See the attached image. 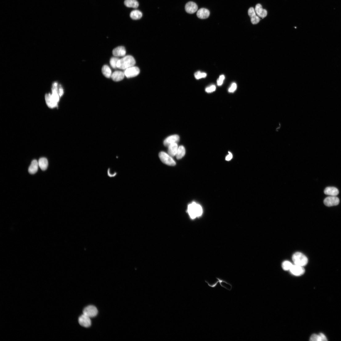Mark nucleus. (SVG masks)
Instances as JSON below:
<instances>
[{
    "instance_id": "obj_2",
    "label": "nucleus",
    "mask_w": 341,
    "mask_h": 341,
    "mask_svg": "<svg viewBox=\"0 0 341 341\" xmlns=\"http://www.w3.org/2000/svg\"><path fill=\"white\" fill-rule=\"evenodd\" d=\"M187 212L189 217L194 219L202 215L203 210L200 205L193 202L188 206Z\"/></svg>"
},
{
    "instance_id": "obj_31",
    "label": "nucleus",
    "mask_w": 341,
    "mask_h": 341,
    "mask_svg": "<svg viewBox=\"0 0 341 341\" xmlns=\"http://www.w3.org/2000/svg\"><path fill=\"white\" fill-rule=\"evenodd\" d=\"M216 87L215 85H212L206 88L205 91L208 93H211L216 91Z\"/></svg>"
},
{
    "instance_id": "obj_18",
    "label": "nucleus",
    "mask_w": 341,
    "mask_h": 341,
    "mask_svg": "<svg viewBox=\"0 0 341 341\" xmlns=\"http://www.w3.org/2000/svg\"><path fill=\"white\" fill-rule=\"evenodd\" d=\"M326 195L332 196H336L339 194L338 189L333 187H328L326 188L324 191Z\"/></svg>"
},
{
    "instance_id": "obj_23",
    "label": "nucleus",
    "mask_w": 341,
    "mask_h": 341,
    "mask_svg": "<svg viewBox=\"0 0 341 341\" xmlns=\"http://www.w3.org/2000/svg\"><path fill=\"white\" fill-rule=\"evenodd\" d=\"M143 14L141 11L138 10H135L132 11L130 14L131 18L133 20H137L141 19L142 17Z\"/></svg>"
},
{
    "instance_id": "obj_15",
    "label": "nucleus",
    "mask_w": 341,
    "mask_h": 341,
    "mask_svg": "<svg viewBox=\"0 0 341 341\" xmlns=\"http://www.w3.org/2000/svg\"><path fill=\"white\" fill-rule=\"evenodd\" d=\"M197 16L201 19H205L208 18L210 15V12L207 9L202 8L198 10Z\"/></svg>"
},
{
    "instance_id": "obj_26",
    "label": "nucleus",
    "mask_w": 341,
    "mask_h": 341,
    "mask_svg": "<svg viewBox=\"0 0 341 341\" xmlns=\"http://www.w3.org/2000/svg\"><path fill=\"white\" fill-rule=\"evenodd\" d=\"M185 149L184 146L182 145L180 146L179 147L176 156V158L178 160L182 158L185 156Z\"/></svg>"
},
{
    "instance_id": "obj_7",
    "label": "nucleus",
    "mask_w": 341,
    "mask_h": 341,
    "mask_svg": "<svg viewBox=\"0 0 341 341\" xmlns=\"http://www.w3.org/2000/svg\"><path fill=\"white\" fill-rule=\"evenodd\" d=\"M83 314L90 318L96 316L98 313L97 308L93 306H89L85 307L83 311Z\"/></svg>"
},
{
    "instance_id": "obj_4",
    "label": "nucleus",
    "mask_w": 341,
    "mask_h": 341,
    "mask_svg": "<svg viewBox=\"0 0 341 341\" xmlns=\"http://www.w3.org/2000/svg\"><path fill=\"white\" fill-rule=\"evenodd\" d=\"M292 259L295 264L302 267L306 266L308 262L307 257L301 252L295 253L293 256Z\"/></svg>"
},
{
    "instance_id": "obj_25",
    "label": "nucleus",
    "mask_w": 341,
    "mask_h": 341,
    "mask_svg": "<svg viewBox=\"0 0 341 341\" xmlns=\"http://www.w3.org/2000/svg\"><path fill=\"white\" fill-rule=\"evenodd\" d=\"M217 279L219 282V283L221 286L229 290H231L232 288V285L226 281L221 279L220 278H217Z\"/></svg>"
},
{
    "instance_id": "obj_32",
    "label": "nucleus",
    "mask_w": 341,
    "mask_h": 341,
    "mask_svg": "<svg viewBox=\"0 0 341 341\" xmlns=\"http://www.w3.org/2000/svg\"><path fill=\"white\" fill-rule=\"evenodd\" d=\"M237 88V85L235 83H233L229 88V92L231 93H233L236 90Z\"/></svg>"
},
{
    "instance_id": "obj_1",
    "label": "nucleus",
    "mask_w": 341,
    "mask_h": 341,
    "mask_svg": "<svg viewBox=\"0 0 341 341\" xmlns=\"http://www.w3.org/2000/svg\"><path fill=\"white\" fill-rule=\"evenodd\" d=\"M61 86H58L56 83H54L52 89V94H46L45 96L46 102L48 106L54 108L58 106L59 100V92Z\"/></svg>"
},
{
    "instance_id": "obj_35",
    "label": "nucleus",
    "mask_w": 341,
    "mask_h": 341,
    "mask_svg": "<svg viewBox=\"0 0 341 341\" xmlns=\"http://www.w3.org/2000/svg\"><path fill=\"white\" fill-rule=\"evenodd\" d=\"M229 155H227L225 158V160L227 161H229L231 160L233 158V155L230 152H229Z\"/></svg>"
},
{
    "instance_id": "obj_11",
    "label": "nucleus",
    "mask_w": 341,
    "mask_h": 341,
    "mask_svg": "<svg viewBox=\"0 0 341 341\" xmlns=\"http://www.w3.org/2000/svg\"><path fill=\"white\" fill-rule=\"evenodd\" d=\"M79 322L81 326L85 327H89L91 324L90 318L83 314L79 317Z\"/></svg>"
},
{
    "instance_id": "obj_12",
    "label": "nucleus",
    "mask_w": 341,
    "mask_h": 341,
    "mask_svg": "<svg viewBox=\"0 0 341 341\" xmlns=\"http://www.w3.org/2000/svg\"><path fill=\"white\" fill-rule=\"evenodd\" d=\"M248 14L253 24H256L259 22L260 18L256 15V12L253 7H251L249 9Z\"/></svg>"
},
{
    "instance_id": "obj_30",
    "label": "nucleus",
    "mask_w": 341,
    "mask_h": 341,
    "mask_svg": "<svg viewBox=\"0 0 341 341\" xmlns=\"http://www.w3.org/2000/svg\"><path fill=\"white\" fill-rule=\"evenodd\" d=\"M207 74L206 73L198 71L194 74L195 77L197 79H199L202 78H205L207 77Z\"/></svg>"
},
{
    "instance_id": "obj_24",
    "label": "nucleus",
    "mask_w": 341,
    "mask_h": 341,
    "mask_svg": "<svg viewBox=\"0 0 341 341\" xmlns=\"http://www.w3.org/2000/svg\"><path fill=\"white\" fill-rule=\"evenodd\" d=\"M125 5L128 7L136 8L139 6V3L136 0H125Z\"/></svg>"
},
{
    "instance_id": "obj_8",
    "label": "nucleus",
    "mask_w": 341,
    "mask_h": 341,
    "mask_svg": "<svg viewBox=\"0 0 341 341\" xmlns=\"http://www.w3.org/2000/svg\"><path fill=\"white\" fill-rule=\"evenodd\" d=\"M339 203V198L336 196H330L325 198L324 200V205L327 207L337 205Z\"/></svg>"
},
{
    "instance_id": "obj_6",
    "label": "nucleus",
    "mask_w": 341,
    "mask_h": 341,
    "mask_svg": "<svg viewBox=\"0 0 341 341\" xmlns=\"http://www.w3.org/2000/svg\"><path fill=\"white\" fill-rule=\"evenodd\" d=\"M140 71L139 68L133 66L125 70L124 73L125 76L128 78L134 77L140 74Z\"/></svg>"
},
{
    "instance_id": "obj_5",
    "label": "nucleus",
    "mask_w": 341,
    "mask_h": 341,
    "mask_svg": "<svg viewBox=\"0 0 341 341\" xmlns=\"http://www.w3.org/2000/svg\"><path fill=\"white\" fill-rule=\"evenodd\" d=\"M159 157L161 161L164 164L170 166H174L176 163L172 157L164 152H161L159 154Z\"/></svg>"
},
{
    "instance_id": "obj_21",
    "label": "nucleus",
    "mask_w": 341,
    "mask_h": 341,
    "mask_svg": "<svg viewBox=\"0 0 341 341\" xmlns=\"http://www.w3.org/2000/svg\"><path fill=\"white\" fill-rule=\"evenodd\" d=\"M310 340L312 341H326L327 340L326 336L323 333H320L319 335L313 334L311 336Z\"/></svg>"
},
{
    "instance_id": "obj_20",
    "label": "nucleus",
    "mask_w": 341,
    "mask_h": 341,
    "mask_svg": "<svg viewBox=\"0 0 341 341\" xmlns=\"http://www.w3.org/2000/svg\"><path fill=\"white\" fill-rule=\"evenodd\" d=\"M179 147L177 143L170 145L168 147V154L172 157L176 156Z\"/></svg>"
},
{
    "instance_id": "obj_17",
    "label": "nucleus",
    "mask_w": 341,
    "mask_h": 341,
    "mask_svg": "<svg viewBox=\"0 0 341 341\" xmlns=\"http://www.w3.org/2000/svg\"><path fill=\"white\" fill-rule=\"evenodd\" d=\"M124 76V72L120 71H116L112 74L111 78L113 81L119 82L123 79Z\"/></svg>"
},
{
    "instance_id": "obj_19",
    "label": "nucleus",
    "mask_w": 341,
    "mask_h": 341,
    "mask_svg": "<svg viewBox=\"0 0 341 341\" xmlns=\"http://www.w3.org/2000/svg\"><path fill=\"white\" fill-rule=\"evenodd\" d=\"M39 166V162L36 160H33L29 168V172L32 174L35 173L38 171Z\"/></svg>"
},
{
    "instance_id": "obj_3",
    "label": "nucleus",
    "mask_w": 341,
    "mask_h": 341,
    "mask_svg": "<svg viewBox=\"0 0 341 341\" xmlns=\"http://www.w3.org/2000/svg\"><path fill=\"white\" fill-rule=\"evenodd\" d=\"M136 64L134 58L132 56L128 55L124 56L119 59L117 64V68L120 69L125 70L130 67L134 66Z\"/></svg>"
},
{
    "instance_id": "obj_28",
    "label": "nucleus",
    "mask_w": 341,
    "mask_h": 341,
    "mask_svg": "<svg viewBox=\"0 0 341 341\" xmlns=\"http://www.w3.org/2000/svg\"><path fill=\"white\" fill-rule=\"evenodd\" d=\"M293 264L288 261L284 262L282 265L283 269L285 270H290L292 268Z\"/></svg>"
},
{
    "instance_id": "obj_33",
    "label": "nucleus",
    "mask_w": 341,
    "mask_h": 341,
    "mask_svg": "<svg viewBox=\"0 0 341 341\" xmlns=\"http://www.w3.org/2000/svg\"><path fill=\"white\" fill-rule=\"evenodd\" d=\"M225 79L224 75H220L219 78L217 80V84L218 86H221L223 83V81Z\"/></svg>"
},
{
    "instance_id": "obj_22",
    "label": "nucleus",
    "mask_w": 341,
    "mask_h": 341,
    "mask_svg": "<svg viewBox=\"0 0 341 341\" xmlns=\"http://www.w3.org/2000/svg\"><path fill=\"white\" fill-rule=\"evenodd\" d=\"M39 166L43 171L46 170L48 166V161L47 158L44 157L40 158L39 161Z\"/></svg>"
},
{
    "instance_id": "obj_10",
    "label": "nucleus",
    "mask_w": 341,
    "mask_h": 341,
    "mask_svg": "<svg viewBox=\"0 0 341 341\" xmlns=\"http://www.w3.org/2000/svg\"><path fill=\"white\" fill-rule=\"evenodd\" d=\"M290 271L293 275L295 276H300L305 272V270L303 267L297 265H293Z\"/></svg>"
},
{
    "instance_id": "obj_34",
    "label": "nucleus",
    "mask_w": 341,
    "mask_h": 341,
    "mask_svg": "<svg viewBox=\"0 0 341 341\" xmlns=\"http://www.w3.org/2000/svg\"><path fill=\"white\" fill-rule=\"evenodd\" d=\"M117 174V173L116 172L115 173H113L112 172H112L111 173V172L108 169V176L109 177H114L116 176Z\"/></svg>"
},
{
    "instance_id": "obj_29",
    "label": "nucleus",
    "mask_w": 341,
    "mask_h": 341,
    "mask_svg": "<svg viewBox=\"0 0 341 341\" xmlns=\"http://www.w3.org/2000/svg\"><path fill=\"white\" fill-rule=\"evenodd\" d=\"M118 58L116 57H112L110 60V63L111 66L113 68L116 69L117 68V64L118 61L119 60Z\"/></svg>"
},
{
    "instance_id": "obj_13",
    "label": "nucleus",
    "mask_w": 341,
    "mask_h": 341,
    "mask_svg": "<svg viewBox=\"0 0 341 341\" xmlns=\"http://www.w3.org/2000/svg\"><path fill=\"white\" fill-rule=\"evenodd\" d=\"M185 8L186 12L188 13L193 14L197 11L198 6L196 3L190 2L186 4Z\"/></svg>"
},
{
    "instance_id": "obj_16",
    "label": "nucleus",
    "mask_w": 341,
    "mask_h": 341,
    "mask_svg": "<svg viewBox=\"0 0 341 341\" xmlns=\"http://www.w3.org/2000/svg\"><path fill=\"white\" fill-rule=\"evenodd\" d=\"M256 13L259 17L263 18L266 17L267 14V11L262 8V5L260 4L257 5L255 8Z\"/></svg>"
},
{
    "instance_id": "obj_27",
    "label": "nucleus",
    "mask_w": 341,
    "mask_h": 341,
    "mask_svg": "<svg viewBox=\"0 0 341 341\" xmlns=\"http://www.w3.org/2000/svg\"><path fill=\"white\" fill-rule=\"evenodd\" d=\"M102 72L105 76L107 78H111L112 73L111 69L108 65H104L102 68Z\"/></svg>"
},
{
    "instance_id": "obj_14",
    "label": "nucleus",
    "mask_w": 341,
    "mask_h": 341,
    "mask_svg": "<svg viewBox=\"0 0 341 341\" xmlns=\"http://www.w3.org/2000/svg\"><path fill=\"white\" fill-rule=\"evenodd\" d=\"M112 53L113 55L116 57L124 56L126 53V51L124 47L119 46L114 49Z\"/></svg>"
},
{
    "instance_id": "obj_9",
    "label": "nucleus",
    "mask_w": 341,
    "mask_h": 341,
    "mask_svg": "<svg viewBox=\"0 0 341 341\" xmlns=\"http://www.w3.org/2000/svg\"><path fill=\"white\" fill-rule=\"evenodd\" d=\"M180 140V136L177 134L173 135L166 138L163 142V144L166 147H168L170 145L178 143Z\"/></svg>"
}]
</instances>
